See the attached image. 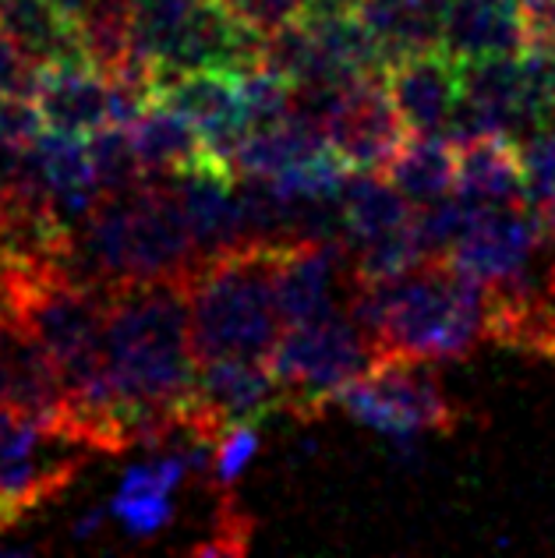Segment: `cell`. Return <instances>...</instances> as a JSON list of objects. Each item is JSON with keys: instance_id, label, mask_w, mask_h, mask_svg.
Segmentation results:
<instances>
[{"instance_id": "6da1fadb", "label": "cell", "mask_w": 555, "mask_h": 558, "mask_svg": "<svg viewBox=\"0 0 555 558\" xmlns=\"http://www.w3.org/2000/svg\"><path fill=\"white\" fill-rule=\"evenodd\" d=\"M104 368L128 446L164 449L195 400L198 361L188 318V279L117 287L107 298Z\"/></svg>"}, {"instance_id": "7a4b0ae2", "label": "cell", "mask_w": 555, "mask_h": 558, "mask_svg": "<svg viewBox=\"0 0 555 558\" xmlns=\"http://www.w3.org/2000/svg\"><path fill=\"white\" fill-rule=\"evenodd\" d=\"M347 315L372 336L378 361H457L488 336V287L446 255H425L397 279H354Z\"/></svg>"}, {"instance_id": "3957f363", "label": "cell", "mask_w": 555, "mask_h": 558, "mask_svg": "<svg viewBox=\"0 0 555 558\" xmlns=\"http://www.w3.org/2000/svg\"><path fill=\"white\" fill-rule=\"evenodd\" d=\"M202 262L181 202L167 181H145L124 195H104L68 233L61 269L99 290L188 279Z\"/></svg>"}, {"instance_id": "277c9868", "label": "cell", "mask_w": 555, "mask_h": 558, "mask_svg": "<svg viewBox=\"0 0 555 558\" xmlns=\"http://www.w3.org/2000/svg\"><path fill=\"white\" fill-rule=\"evenodd\" d=\"M283 241L230 244L206 255L188 276V318L198 364L273 357L283 336L276 307V255Z\"/></svg>"}, {"instance_id": "5b68a950", "label": "cell", "mask_w": 555, "mask_h": 558, "mask_svg": "<svg viewBox=\"0 0 555 558\" xmlns=\"http://www.w3.org/2000/svg\"><path fill=\"white\" fill-rule=\"evenodd\" d=\"M378 361L372 336L354 318L333 312L326 318L287 326L276 343L269 368L280 381L283 414L315 421L340 400V392Z\"/></svg>"}, {"instance_id": "8992f818", "label": "cell", "mask_w": 555, "mask_h": 558, "mask_svg": "<svg viewBox=\"0 0 555 558\" xmlns=\"http://www.w3.org/2000/svg\"><path fill=\"white\" fill-rule=\"evenodd\" d=\"M336 403L364 428L386 435L403 460H418V438L425 432H453L460 424V407L446 396L429 361H375Z\"/></svg>"}, {"instance_id": "52a82bcc", "label": "cell", "mask_w": 555, "mask_h": 558, "mask_svg": "<svg viewBox=\"0 0 555 558\" xmlns=\"http://www.w3.org/2000/svg\"><path fill=\"white\" fill-rule=\"evenodd\" d=\"M545 244L542 216L531 202L474 209L446 258L485 287H509L531 276V258Z\"/></svg>"}, {"instance_id": "ba28073f", "label": "cell", "mask_w": 555, "mask_h": 558, "mask_svg": "<svg viewBox=\"0 0 555 558\" xmlns=\"http://www.w3.org/2000/svg\"><path fill=\"white\" fill-rule=\"evenodd\" d=\"M354 269L347 241L287 238L276 255V307L283 329L343 312Z\"/></svg>"}, {"instance_id": "9c48e42d", "label": "cell", "mask_w": 555, "mask_h": 558, "mask_svg": "<svg viewBox=\"0 0 555 558\" xmlns=\"http://www.w3.org/2000/svg\"><path fill=\"white\" fill-rule=\"evenodd\" d=\"M326 138L333 145V153L350 170L386 173L389 159L407 142V128L389 99L383 71L361 75L350 85H343L340 99H336V110L326 124Z\"/></svg>"}, {"instance_id": "30bf717a", "label": "cell", "mask_w": 555, "mask_h": 558, "mask_svg": "<svg viewBox=\"0 0 555 558\" xmlns=\"http://www.w3.org/2000/svg\"><path fill=\"white\" fill-rule=\"evenodd\" d=\"M0 407H11L64 432L68 389L53 357L0 290Z\"/></svg>"}, {"instance_id": "8fae6325", "label": "cell", "mask_w": 555, "mask_h": 558, "mask_svg": "<svg viewBox=\"0 0 555 558\" xmlns=\"http://www.w3.org/2000/svg\"><path fill=\"white\" fill-rule=\"evenodd\" d=\"M153 99L167 102V107H173L181 117H188V121L198 128L209 159L220 167H230L233 153L252 135V124H248L244 99H241V78L230 75V71H188V75H170L164 82H156Z\"/></svg>"}, {"instance_id": "7c38bea8", "label": "cell", "mask_w": 555, "mask_h": 558, "mask_svg": "<svg viewBox=\"0 0 555 558\" xmlns=\"http://www.w3.org/2000/svg\"><path fill=\"white\" fill-rule=\"evenodd\" d=\"M283 414V392L269 361H209L198 364L192 417L213 442L233 424Z\"/></svg>"}, {"instance_id": "4fadbf2b", "label": "cell", "mask_w": 555, "mask_h": 558, "mask_svg": "<svg viewBox=\"0 0 555 558\" xmlns=\"http://www.w3.org/2000/svg\"><path fill=\"white\" fill-rule=\"evenodd\" d=\"M386 89L407 135L446 138L460 107V61L453 53L418 50L386 64Z\"/></svg>"}, {"instance_id": "5bb4252c", "label": "cell", "mask_w": 555, "mask_h": 558, "mask_svg": "<svg viewBox=\"0 0 555 558\" xmlns=\"http://www.w3.org/2000/svg\"><path fill=\"white\" fill-rule=\"evenodd\" d=\"M33 107L43 131L93 138L99 128L110 124V82L89 61L43 64Z\"/></svg>"}, {"instance_id": "9a60e30c", "label": "cell", "mask_w": 555, "mask_h": 558, "mask_svg": "<svg viewBox=\"0 0 555 558\" xmlns=\"http://www.w3.org/2000/svg\"><path fill=\"white\" fill-rule=\"evenodd\" d=\"M173 195L181 202L184 223L192 230L198 255L224 252L230 244L248 241L244 209L238 198V173L216 163H198L167 178Z\"/></svg>"}, {"instance_id": "2e32d148", "label": "cell", "mask_w": 555, "mask_h": 558, "mask_svg": "<svg viewBox=\"0 0 555 558\" xmlns=\"http://www.w3.org/2000/svg\"><path fill=\"white\" fill-rule=\"evenodd\" d=\"M28 159L43 181V191L50 198L53 216L61 219L68 230H75L85 216L96 209L99 195L93 159H89V142L71 138V135H53V131H39V138L28 145Z\"/></svg>"}, {"instance_id": "e0dca14e", "label": "cell", "mask_w": 555, "mask_h": 558, "mask_svg": "<svg viewBox=\"0 0 555 558\" xmlns=\"http://www.w3.org/2000/svg\"><path fill=\"white\" fill-rule=\"evenodd\" d=\"M192 474L178 449H156L153 460L135 463L110 498V517L135 537H153L173 517V492Z\"/></svg>"}, {"instance_id": "ac0fdd59", "label": "cell", "mask_w": 555, "mask_h": 558, "mask_svg": "<svg viewBox=\"0 0 555 558\" xmlns=\"http://www.w3.org/2000/svg\"><path fill=\"white\" fill-rule=\"evenodd\" d=\"M528 47L514 0H449L443 25V50L457 61L517 57Z\"/></svg>"}, {"instance_id": "d6986e66", "label": "cell", "mask_w": 555, "mask_h": 558, "mask_svg": "<svg viewBox=\"0 0 555 558\" xmlns=\"http://www.w3.org/2000/svg\"><path fill=\"white\" fill-rule=\"evenodd\" d=\"M457 195L474 209H503L528 202L520 145L488 135L457 149Z\"/></svg>"}, {"instance_id": "ffe728a7", "label": "cell", "mask_w": 555, "mask_h": 558, "mask_svg": "<svg viewBox=\"0 0 555 558\" xmlns=\"http://www.w3.org/2000/svg\"><path fill=\"white\" fill-rule=\"evenodd\" d=\"M128 135H131V145H135L138 163L149 181H167L181 170H192L198 163H213L206 145H202L198 128L173 107H167V102L153 99L149 107L138 113V121L128 124Z\"/></svg>"}, {"instance_id": "44dd1931", "label": "cell", "mask_w": 555, "mask_h": 558, "mask_svg": "<svg viewBox=\"0 0 555 558\" xmlns=\"http://www.w3.org/2000/svg\"><path fill=\"white\" fill-rule=\"evenodd\" d=\"M340 205H343L347 244L386 238V233L411 227V219H414V205L393 187L386 173H375V170H350L340 191Z\"/></svg>"}, {"instance_id": "7402d4cb", "label": "cell", "mask_w": 555, "mask_h": 558, "mask_svg": "<svg viewBox=\"0 0 555 558\" xmlns=\"http://www.w3.org/2000/svg\"><path fill=\"white\" fill-rule=\"evenodd\" d=\"M0 28L19 39L39 64L89 61L82 50L79 25L64 19L50 0H8L0 4Z\"/></svg>"}, {"instance_id": "603a6c76", "label": "cell", "mask_w": 555, "mask_h": 558, "mask_svg": "<svg viewBox=\"0 0 555 558\" xmlns=\"http://www.w3.org/2000/svg\"><path fill=\"white\" fill-rule=\"evenodd\" d=\"M386 178L414 209H421V205L453 195V187H457V149L446 138L414 135L389 159Z\"/></svg>"}, {"instance_id": "cb8c5ba5", "label": "cell", "mask_w": 555, "mask_h": 558, "mask_svg": "<svg viewBox=\"0 0 555 558\" xmlns=\"http://www.w3.org/2000/svg\"><path fill=\"white\" fill-rule=\"evenodd\" d=\"M85 142H89V159H93L99 195H124V191L149 181V178H145L142 163H138L135 145H131L128 128L107 124Z\"/></svg>"}, {"instance_id": "d4e9b609", "label": "cell", "mask_w": 555, "mask_h": 558, "mask_svg": "<svg viewBox=\"0 0 555 558\" xmlns=\"http://www.w3.org/2000/svg\"><path fill=\"white\" fill-rule=\"evenodd\" d=\"M238 78H241V99H244V113H248L252 131L283 121L290 113L294 85H290L283 75H276L269 68H255V71H244Z\"/></svg>"}, {"instance_id": "484cf974", "label": "cell", "mask_w": 555, "mask_h": 558, "mask_svg": "<svg viewBox=\"0 0 555 558\" xmlns=\"http://www.w3.org/2000/svg\"><path fill=\"white\" fill-rule=\"evenodd\" d=\"M258 452V428L252 421L248 424H233L220 435V442L213 446V460H209V481L220 492L233 488V481L244 474V466L255 460Z\"/></svg>"}, {"instance_id": "4316f807", "label": "cell", "mask_w": 555, "mask_h": 558, "mask_svg": "<svg viewBox=\"0 0 555 558\" xmlns=\"http://www.w3.org/2000/svg\"><path fill=\"white\" fill-rule=\"evenodd\" d=\"M523 159V184H528V202L534 209L555 205V128L542 131L520 149Z\"/></svg>"}, {"instance_id": "83f0119b", "label": "cell", "mask_w": 555, "mask_h": 558, "mask_svg": "<svg viewBox=\"0 0 555 558\" xmlns=\"http://www.w3.org/2000/svg\"><path fill=\"white\" fill-rule=\"evenodd\" d=\"M39 61L14 36L0 28V96L33 102L39 85Z\"/></svg>"}, {"instance_id": "f1b7e54d", "label": "cell", "mask_w": 555, "mask_h": 558, "mask_svg": "<svg viewBox=\"0 0 555 558\" xmlns=\"http://www.w3.org/2000/svg\"><path fill=\"white\" fill-rule=\"evenodd\" d=\"M244 25L258 28L262 36L276 33L283 25H294L309 11V0H224Z\"/></svg>"}, {"instance_id": "f546056e", "label": "cell", "mask_w": 555, "mask_h": 558, "mask_svg": "<svg viewBox=\"0 0 555 558\" xmlns=\"http://www.w3.org/2000/svg\"><path fill=\"white\" fill-rule=\"evenodd\" d=\"M248 541H252V520L244 517L230 506L220 509V523H216V531L209 541H202V545L192 548V555H202V558H216V555H244L248 551Z\"/></svg>"}, {"instance_id": "4dcf8cb0", "label": "cell", "mask_w": 555, "mask_h": 558, "mask_svg": "<svg viewBox=\"0 0 555 558\" xmlns=\"http://www.w3.org/2000/svg\"><path fill=\"white\" fill-rule=\"evenodd\" d=\"M104 523H107V509H89L82 520H75V526H71V531H75V537H93Z\"/></svg>"}, {"instance_id": "1f68e13d", "label": "cell", "mask_w": 555, "mask_h": 558, "mask_svg": "<svg viewBox=\"0 0 555 558\" xmlns=\"http://www.w3.org/2000/svg\"><path fill=\"white\" fill-rule=\"evenodd\" d=\"M8 526H14V523H11V517H8V512L0 509V531H8Z\"/></svg>"}, {"instance_id": "d6a6232c", "label": "cell", "mask_w": 555, "mask_h": 558, "mask_svg": "<svg viewBox=\"0 0 555 558\" xmlns=\"http://www.w3.org/2000/svg\"><path fill=\"white\" fill-rule=\"evenodd\" d=\"M0 4H8V0H0Z\"/></svg>"}]
</instances>
